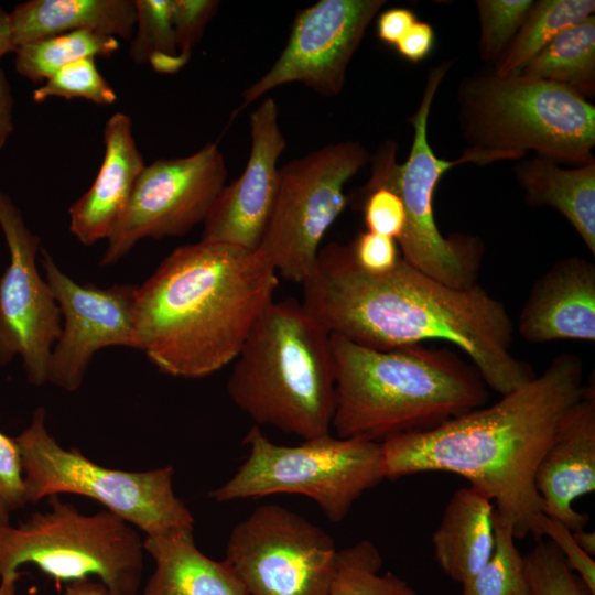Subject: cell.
I'll return each mask as SVG.
<instances>
[{
  "instance_id": "obj_28",
  "label": "cell",
  "mask_w": 595,
  "mask_h": 595,
  "mask_svg": "<svg viewBox=\"0 0 595 595\" xmlns=\"http://www.w3.org/2000/svg\"><path fill=\"white\" fill-rule=\"evenodd\" d=\"M381 566L382 556L369 540L337 551L328 595H416L405 580L380 574Z\"/></svg>"
},
{
  "instance_id": "obj_11",
  "label": "cell",
  "mask_w": 595,
  "mask_h": 595,
  "mask_svg": "<svg viewBox=\"0 0 595 595\" xmlns=\"http://www.w3.org/2000/svg\"><path fill=\"white\" fill-rule=\"evenodd\" d=\"M370 161L356 141L324 145L279 169L274 208L258 248L277 274L302 283L321 242L345 209V184Z\"/></svg>"
},
{
  "instance_id": "obj_26",
  "label": "cell",
  "mask_w": 595,
  "mask_h": 595,
  "mask_svg": "<svg viewBox=\"0 0 595 595\" xmlns=\"http://www.w3.org/2000/svg\"><path fill=\"white\" fill-rule=\"evenodd\" d=\"M593 0L533 1L528 15L502 57L496 74H519L528 63L565 29L594 14Z\"/></svg>"
},
{
  "instance_id": "obj_22",
  "label": "cell",
  "mask_w": 595,
  "mask_h": 595,
  "mask_svg": "<svg viewBox=\"0 0 595 595\" xmlns=\"http://www.w3.org/2000/svg\"><path fill=\"white\" fill-rule=\"evenodd\" d=\"M495 505L478 489H457L432 536L434 558L456 583L466 584L489 560L495 548Z\"/></svg>"
},
{
  "instance_id": "obj_32",
  "label": "cell",
  "mask_w": 595,
  "mask_h": 595,
  "mask_svg": "<svg viewBox=\"0 0 595 595\" xmlns=\"http://www.w3.org/2000/svg\"><path fill=\"white\" fill-rule=\"evenodd\" d=\"M134 7L136 35L129 51L131 60L143 64L158 53L177 54L172 0H136Z\"/></svg>"
},
{
  "instance_id": "obj_5",
  "label": "cell",
  "mask_w": 595,
  "mask_h": 595,
  "mask_svg": "<svg viewBox=\"0 0 595 595\" xmlns=\"http://www.w3.org/2000/svg\"><path fill=\"white\" fill-rule=\"evenodd\" d=\"M232 363L228 396L258 426L304 441L331 434L335 371L329 334L300 302H270Z\"/></svg>"
},
{
  "instance_id": "obj_38",
  "label": "cell",
  "mask_w": 595,
  "mask_h": 595,
  "mask_svg": "<svg viewBox=\"0 0 595 595\" xmlns=\"http://www.w3.org/2000/svg\"><path fill=\"white\" fill-rule=\"evenodd\" d=\"M542 531L556 545L571 570L580 574L588 592L595 595V561L576 543L572 530L545 516Z\"/></svg>"
},
{
  "instance_id": "obj_25",
  "label": "cell",
  "mask_w": 595,
  "mask_h": 595,
  "mask_svg": "<svg viewBox=\"0 0 595 595\" xmlns=\"http://www.w3.org/2000/svg\"><path fill=\"white\" fill-rule=\"evenodd\" d=\"M595 95V15L562 31L519 73Z\"/></svg>"
},
{
  "instance_id": "obj_31",
  "label": "cell",
  "mask_w": 595,
  "mask_h": 595,
  "mask_svg": "<svg viewBox=\"0 0 595 595\" xmlns=\"http://www.w3.org/2000/svg\"><path fill=\"white\" fill-rule=\"evenodd\" d=\"M50 97L83 98L97 105H111L117 94L100 74L94 57L83 58L60 69L33 91V100Z\"/></svg>"
},
{
  "instance_id": "obj_8",
  "label": "cell",
  "mask_w": 595,
  "mask_h": 595,
  "mask_svg": "<svg viewBox=\"0 0 595 595\" xmlns=\"http://www.w3.org/2000/svg\"><path fill=\"white\" fill-rule=\"evenodd\" d=\"M48 506L17 526L0 522V577L32 564L57 581L95 576L113 595H137L145 551L134 527L107 509L84 515L58 495Z\"/></svg>"
},
{
  "instance_id": "obj_34",
  "label": "cell",
  "mask_w": 595,
  "mask_h": 595,
  "mask_svg": "<svg viewBox=\"0 0 595 595\" xmlns=\"http://www.w3.org/2000/svg\"><path fill=\"white\" fill-rule=\"evenodd\" d=\"M218 7L219 1L215 0H172V22L180 56L190 60Z\"/></svg>"
},
{
  "instance_id": "obj_45",
  "label": "cell",
  "mask_w": 595,
  "mask_h": 595,
  "mask_svg": "<svg viewBox=\"0 0 595 595\" xmlns=\"http://www.w3.org/2000/svg\"><path fill=\"white\" fill-rule=\"evenodd\" d=\"M576 543L591 556L595 555V533L584 529L572 531Z\"/></svg>"
},
{
  "instance_id": "obj_33",
  "label": "cell",
  "mask_w": 595,
  "mask_h": 595,
  "mask_svg": "<svg viewBox=\"0 0 595 595\" xmlns=\"http://www.w3.org/2000/svg\"><path fill=\"white\" fill-rule=\"evenodd\" d=\"M523 559L530 595H583L573 571L552 541H538Z\"/></svg>"
},
{
  "instance_id": "obj_36",
  "label": "cell",
  "mask_w": 595,
  "mask_h": 595,
  "mask_svg": "<svg viewBox=\"0 0 595 595\" xmlns=\"http://www.w3.org/2000/svg\"><path fill=\"white\" fill-rule=\"evenodd\" d=\"M28 505L21 456L14 437L0 432V522Z\"/></svg>"
},
{
  "instance_id": "obj_7",
  "label": "cell",
  "mask_w": 595,
  "mask_h": 595,
  "mask_svg": "<svg viewBox=\"0 0 595 595\" xmlns=\"http://www.w3.org/2000/svg\"><path fill=\"white\" fill-rule=\"evenodd\" d=\"M452 67L444 61L429 71L416 111L409 118L413 140L408 159L398 164L397 144L388 141L371 158V175L363 192L386 187L402 201L404 229L397 240L401 258L431 278L456 289L475 284L479 263V244L468 236L442 235L433 213V195L443 174L463 163L488 164L510 160L497 151L468 148L457 160L437 158L428 140V121L434 96Z\"/></svg>"
},
{
  "instance_id": "obj_20",
  "label": "cell",
  "mask_w": 595,
  "mask_h": 595,
  "mask_svg": "<svg viewBox=\"0 0 595 595\" xmlns=\"http://www.w3.org/2000/svg\"><path fill=\"white\" fill-rule=\"evenodd\" d=\"M102 137L105 154L99 172L89 190L69 208V230L85 246L110 236L145 166L127 113H113Z\"/></svg>"
},
{
  "instance_id": "obj_29",
  "label": "cell",
  "mask_w": 595,
  "mask_h": 595,
  "mask_svg": "<svg viewBox=\"0 0 595 595\" xmlns=\"http://www.w3.org/2000/svg\"><path fill=\"white\" fill-rule=\"evenodd\" d=\"M495 548L486 564L463 585L462 595H530L523 555L509 522L495 511Z\"/></svg>"
},
{
  "instance_id": "obj_19",
  "label": "cell",
  "mask_w": 595,
  "mask_h": 595,
  "mask_svg": "<svg viewBox=\"0 0 595 595\" xmlns=\"http://www.w3.org/2000/svg\"><path fill=\"white\" fill-rule=\"evenodd\" d=\"M530 343L595 340V267L570 257L555 262L534 284L518 318Z\"/></svg>"
},
{
  "instance_id": "obj_35",
  "label": "cell",
  "mask_w": 595,
  "mask_h": 595,
  "mask_svg": "<svg viewBox=\"0 0 595 595\" xmlns=\"http://www.w3.org/2000/svg\"><path fill=\"white\" fill-rule=\"evenodd\" d=\"M364 221L367 231L400 238L405 225V212L401 198L391 190L375 187L363 192Z\"/></svg>"
},
{
  "instance_id": "obj_15",
  "label": "cell",
  "mask_w": 595,
  "mask_h": 595,
  "mask_svg": "<svg viewBox=\"0 0 595 595\" xmlns=\"http://www.w3.org/2000/svg\"><path fill=\"white\" fill-rule=\"evenodd\" d=\"M385 0H320L300 11L271 68L241 94L246 108L268 91L301 83L324 97L338 95L347 67Z\"/></svg>"
},
{
  "instance_id": "obj_6",
  "label": "cell",
  "mask_w": 595,
  "mask_h": 595,
  "mask_svg": "<svg viewBox=\"0 0 595 595\" xmlns=\"http://www.w3.org/2000/svg\"><path fill=\"white\" fill-rule=\"evenodd\" d=\"M457 104L469 148L501 152L511 160L533 151L558 164L595 161V107L565 86L484 71L461 82Z\"/></svg>"
},
{
  "instance_id": "obj_14",
  "label": "cell",
  "mask_w": 595,
  "mask_h": 595,
  "mask_svg": "<svg viewBox=\"0 0 595 595\" xmlns=\"http://www.w3.org/2000/svg\"><path fill=\"white\" fill-rule=\"evenodd\" d=\"M0 228L10 255L0 277V366L20 356L28 382L41 387L46 383L50 355L62 331V313L37 271L40 238L1 190Z\"/></svg>"
},
{
  "instance_id": "obj_9",
  "label": "cell",
  "mask_w": 595,
  "mask_h": 595,
  "mask_svg": "<svg viewBox=\"0 0 595 595\" xmlns=\"http://www.w3.org/2000/svg\"><path fill=\"white\" fill-rule=\"evenodd\" d=\"M244 444L249 448L246 461L208 494L218 502L300 494L313 499L328 520L339 522L366 490L386 478L380 442L327 434L285 446L272 443L253 425Z\"/></svg>"
},
{
  "instance_id": "obj_10",
  "label": "cell",
  "mask_w": 595,
  "mask_h": 595,
  "mask_svg": "<svg viewBox=\"0 0 595 595\" xmlns=\"http://www.w3.org/2000/svg\"><path fill=\"white\" fill-rule=\"evenodd\" d=\"M46 412L39 407L30 425L14 437L28 504L60 494L91 498L145 536L193 528L194 517L175 495L171 465L143 472L96 464L77 448H65L50 434Z\"/></svg>"
},
{
  "instance_id": "obj_37",
  "label": "cell",
  "mask_w": 595,
  "mask_h": 595,
  "mask_svg": "<svg viewBox=\"0 0 595 595\" xmlns=\"http://www.w3.org/2000/svg\"><path fill=\"white\" fill-rule=\"evenodd\" d=\"M349 247L357 266L371 274L391 271L401 259L394 239L370 231L360 232Z\"/></svg>"
},
{
  "instance_id": "obj_18",
  "label": "cell",
  "mask_w": 595,
  "mask_h": 595,
  "mask_svg": "<svg viewBox=\"0 0 595 595\" xmlns=\"http://www.w3.org/2000/svg\"><path fill=\"white\" fill-rule=\"evenodd\" d=\"M534 484L544 515L570 530L584 529L588 516L573 502L595 490V391L584 396L561 419L554 437L541 458Z\"/></svg>"
},
{
  "instance_id": "obj_4",
  "label": "cell",
  "mask_w": 595,
  "mask_h": 595,
  "mask_svg": "<svg viewBox=\"0 0 595 595\" xmlns=\"http://www.w3.org/2000/svg\"><path fill=\"white\" fill-rule=\"evenodd\" d=\"M332 430L374 442L433 429L486 404L485 382L454 355L412 345L376 350L331 334Z\"/></svg>"
},
{
  "instance_id": "obj_16",
  "label": "cell",
  "mask_w": 595,
  "mask_h": 595,
  "mask_svg": "<svg viewBox=\"0 0 595 595\" xmlns=\"http://www.w3.org/2000/svg\"><path fill=\"white\" fill-rule=\"evenodd\" d=\"M42 251V266L62 313V331L52 348L46 383L78 390L94 355L109 346L137 349L133 302L136 285L99 288L78 284Z\"/></svg>"
},
{
  "instance_id": "obj_21",
  "label": "cell",
  "mask_w": 595,
  "mask_h": 595,
  "mask_svg": "<svg viewBox=\"0 0 595 595\" xmlns=\"http://www.w3.org/2000/svg\"><path fill=\"white\" fill-rule=\"evenodd\" d=\"M143 548L155 563L143 595H248L225 560L198 550L193 528L145 536Z\"/></svg>"
},
{
  "instance_id": "obj_12",
  "label": "cell",
  "mask_w": 595,
  "mask_h": 595,
  "mask_svg": "<svg viewBox=\"0 0 595 595\" xmlns=\"http://www.w3.org/2000/svg\"><path fill=\"white\" fill-rule=\"evenodd\" d=\"M337 551L322 528L267 504L234 527L225 561L248 595H328Z\"/></svg>"
},
{
  "instance_id": "obj_30",
  "label": "cell",
  "mask_w": 595,
  "mask_h": 595,
  "mask_svg": "<svg viewBox=\"0 0 595 595\" xmlns=\"http://www.w3.org/2000/svg\"><path fill=\"white\" fill-rule=\"evenodd\" d=\"M532 0H477L480 36L479 54L486 63L494 64L505 54L526 20Z\"/></svg>"
},
{
  "instance_id": "obj_40",
  "label": "cell",
  "mask_w": 595,
  "mask_h": 595,
  "mask_svg": "<svg viewBox=\"0 0 595 595\" xmlns=\"http://www.w3.org/2000/svg\"><path fill=\"white\" fill-rule=\"evenodd\" d=\"M416 21L415 13L410 9H388L377 20V35L382 42L396 45Z\"/></svg>"
},
{
  "instance_id": "obj_41",
  "label": "cell",
  "mask_w": 595,
  "mask_h": 595,
  "mask_svg": "<svg viewBox=\"0 0 595 595\" xmlns=\"http://www.w3.org/2000/svg\"><path fill=\"white\" fill-rule=\"evenodd\" d=\"M13 95L6 73L0 66V150L13 131Z\"/></svg>"
},
{
  "instance_id": "obj_2",
  "label": "cell",
  "mask_w": 595,
  "mask_h": 595,
  "mask_svg": "<svg viewBox=\"0 0 595 595\" xmlns=\"http://www.w3.org/2000/svg\"><path fill=\"white\" fill-rule=\"evenodd\" d=\"M586 389L582 360L561 354L540 376L489 407L382 441L386 478L426 472L464 477L494 502L515 539L530 536L538 542L545 515L536 472L561 419Z\"/></svg>"
},
{
  "instance_id": "obj_24",
  "label": "cell",
  "mask_w": 595,
  "mask_h": 595,
  "mask_svg": "<svg viewBox=\"0 0 595 595\" xmlns=\"http://www.w3.org/2000/svg\"><path fill=\"white\" fill-rule=\"evenodd\" d=\"M515 174L527 202L556 209L595 255V161L565 169L534 156L521 161Z\"/></svg>"
},
{
  "instance_id": "obj_44",
  "label": "cell",
  "mask_w": 595,
  "mask_h": 595,
  "mask_svg": "<svg viewBox=\"0 0 595 595\" xmlns=\"http://www.w3.org/2000/svg\"><path fill=\"white\" fill-rule=\"evenodd\" d=\"M15 50L10 13L0 8V60Z\"/></svg>"
},
{
  "instance_id": "obj_39",
  "label": "cell",
  "mask_w": 595,
  "mask_h": 595,
  "mask_svg": "<svg viewBox=\"0 0 595 595\" xmlns=\"http://www.w3.org/2000/svg\"><path fill=\"white\" fill-rule=\"evenodd\" d=\"M434 31L431 24L416 21L394 45L398 53L405 60L418 63L432 51Z\"/></svg>"
},
{
  "instance_id": "obj_46",
  "label": "cell",
  "mask_w": 595,
  "mask_h": 595,
  "mask_svg": "<svg viewBox=\"0 0 595 595\" xmlns=\"http://www.w3.org/2000/svg\"><path fill=\"white\" fill-rule=\"evenodd\" d=\"M20 573L10 574L1 577L0 582V595H15L17 581Z\"/></svg>"
},
{
  "instance_id": "obj_13",
  "label": "cell",
  "mask_w": 595,
  "mask_h": 595,
  "mask_svg": "<svg viewBox=\"0 0 595 595\" xmlns=\"http://www.w3.org/2000/svg\"><path fill=\"white\" fill-rule=\"evenodd\" d=\"M227 166L215 143L176 159L145 165L107 238L101 266L118 262L144 238L184 236L204 223L226 185Z\"/></svg>"
},
{
  "instance_id": "obj_23",
  "label": "cell",
  "mask_w": 595,
  "mask_h": 595,
  "mask_svg": "<svg viewBox=\"0 0 595 595\" xmlns=\"http://www.w3.org/2000/svg\"><path fill=\"white\" fill-rule=\"evenodd\" d=\"M10 19L17 47L74 31L132 40L136 7L132 0H29Z\"/></svg>"
},
{
  "instance_id": "obj_42",
  "label": "cell",
  "mask_w": 595,
  "mask_h": 595,
  "mask_svg": "<svg viewBox=\"0 0 595 595\" xmlns=\"http://www.w3.org/2000/svg\"><path fill=\"white\" fill-rule=\"evenodd\" d=\"M63 595H113L98 580L91 577L68 582Z\"/></svg>"
},
{
  "instance_id": "obj_43",
  "label": "cell",
  "mask_w": 595,
  "mask_h": 595,
  "mask_svg": "<svg viewBox=\"0 0 595 595\" xmlns=\"http://www.w3.org/2000/svg\"><path fill=\"white\" fill-rule=\"evenodd\" d=\"M188 61L178 54H154L149 63L159 73L173 74L178 72Z\"/></svg>"
},
{
  "instance_id": "obj_1",
  "label": "cell",
  "mask_w": 595,
  "mask_h": 595,
  "mask_svg": "<svg viewBox=\"0 0 595 595\" xmlns=\"http://www.w3.org/2000/svg\"><path fill=\"white\" fill-rule=\"evenodd\" d=\"M301 284L302 306L329 335L376 350L453 343L501 396L536 377L510 351L513 327L504 304L479 285L448 286L402 258L391 271L371 274L349 245L337 242L321 247Z\"/></svg>"
},
{
  "instance_id": "obj_3",
  "label": "cell",
  "mask_w": 595,
  "mask_h": 595,
  "mask_svg": "<svg viewBox=\"0 0 595 595\" xmlns=\"http://www.w3.org/2000/svg\"><path fill=\"white\" fill-rule=\"evenodd\" d=\"M278 279L258 250L204 240L177 247L136 288L137 349L163 374L209 376L235 360Z\"/></svg>"
},
{
  "instance_id": "obj_27",
  "label": "cell",
  "mask_w": 595,
  "mask_h": 595,
  "mask_svg": "<svg viewBox=\"0 0 595 595\" xmlns=\"http://www.w3.org/2000/svg\"><path fill=\"white\" fill-rule=\"evenodd\" d=\"M119 46L115 36L93 31H74L17 47L14 66L20 76L40 83L79 60L111 56Z\"/></svg>"
},
{
  "instance_id": "obj_17",
  "label": "cell",
  "mask_w": 595,
  "mask_h": 595,
  "mask_svg": "<svg viewBox=\"0 0 595 595\" xmlns=\"http://www.w3.org/2000/svg\"><path fill=\"white\" fill-rule=\"evenodd\" d=\"M278 117L272 97H266L250 113L251 145L246 167L215 199L203 223L201 240L258 250L277 199L278 160L286 147Z\"/></svg>"
}]
</instances>
